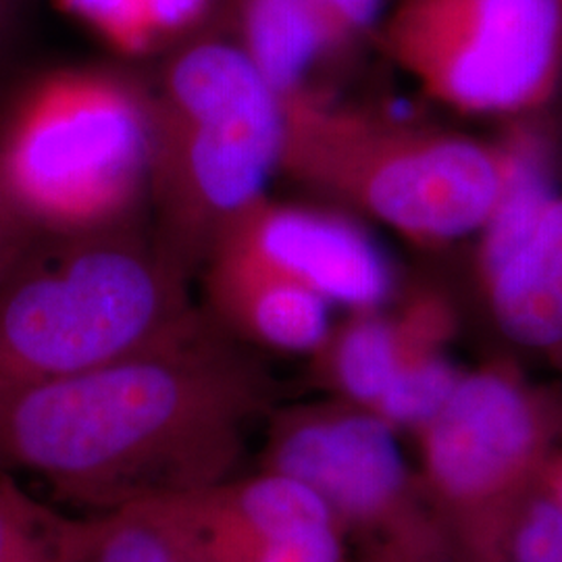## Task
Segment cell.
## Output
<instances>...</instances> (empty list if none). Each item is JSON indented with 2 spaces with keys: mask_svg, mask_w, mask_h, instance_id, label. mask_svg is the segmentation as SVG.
<instances>
[{
  "mask_svg": "<svg viewBox=\"0 0 562 562\" xmlns=\"http://www.w3.org/2000/svg\"><path fill=\"white\" fill-rule=\"evenodd\" d=\"M348 46L375 23L382 0H313Z\"/></svg>",
  "mask_w": 562,
  "mask_h": 562,
  "instance_id": "ffe728a7",
  "label": "cell"
},
{
  "mask_svg": "<svg viewBox=\"0 0 562 562\" xmlns=\"http://www.w3.org/2000/svg\"><path fill=\"white\" fill-rule=\"evenodd\" d=\"M234 41L281 97L306 86L313 65L344 48L313 0H234Z\"/></svg>",
  "mask_w": 562,
  "mask_h": 562,
  "instance_id": "5bb4252c",
  "label": "cell"
},
{
  "mask_svg": "<svg viewBox=\"0 0 562 562\" xmlns=\"http://www.w3.org/2000/svg\"><path fill=\"white\" fill-rule=\"evenodd\" d=\"M148 113L155 227L196 273L280 171L283 99L238 42L206 36L165 63Z\"/></svg>",
  "mask_w": 562,
  "mask_h": 562,
  "instance_id": "3957f363",
  "label": "cell"
},
{
  "mask_svg": "<svg viewBox=\"0 0 562 562\" xmlns=\"http://www.w3.org/2000/svg\"><path fill=\"white\" fill-rule=\"evenodd\" d=\"M148 90L63 67L30 81L0 120V186L41 234L138 220L148 202Z\"/></svg>",
  "mask_w": 562,
  "mask_h": 562,
  "instance_id": "5b68a950",
  "label": "cell"
},
{
  "mask_svg": "<svg viewBox=\"0 0 562 562\" xmlns=\"http://www.w3.org/2000/svg\"><path fill=\"white\" fill-rule=\"evenodd\" d=\"M265 429L261 469L306 485L348 538L367 550L452 559L390 423L325 398L273 408Z\"/></svg>",
  "mask_w": 562,
  "mask_h": 562,
  "instance_id": "ba28073f",
  "label": "cell"
},
{
  "mask_svg": "<svg viewBox=\"0 0 562 562\" xmlns=\"http://www.w3.org/2000/svg\"><path fill=\"white\" fill-rule=\"evenodd\" d=\"M281 99V173L408 240L467 236L503 199L508 148L336 104L308 86Z\"/></svg>",
  "mask_w": 562,
  "mask_h": 562,
  "instance_id": "277c9868",
  "label": "cell"
},
{
  "mask_svg": "<svg viewBox=\"0 0 562 562\" xmlns=\"http://www.w3.org/2000/svg\"><path fill=\"white\" fill-rule=\"evenodd\" d=\"M20 20V0H0V60L4 59Z\"/></svg>",
  "mask_w": 562,
  "mask_h": 562,
  "instance_id": "603a6c76",
  "label": "cell"
},
{
  "mask_svg": "<svg viewBox=\"0 0 562 562\" xmlns=\"http://www.w3.org/2000/svg\"><path fill=\"white\" fill-rule=\"evenodd\" d=\"M273 402L252 348L201 306L120 361L0 394V473L92 515L167 501L236 475Z\"/></svg>",
  "mask_w": 562,
  "mask_h": 562,
  "instance_id": "6da1fadb",
  "label": "cell"
},
{
  "mask_svg": "<svg viewBox=\"0 0 562 562\" xmlns=\"http://www.w3.org/2000/svg\"><path fill=\"white\" fill-rule=\"evenodd\" d=\"M348 536L336 521L301 525L241 546L211 562H348Z\"/></svg>",
  "mask_w": 562,
  "mask_h": 562,
  "instance_id": "ac0fdd59",
  "label": "cell"
},
{
  "mask_svg": "<svg viewBox=\"0 0 562 562\" xmlns=\"http://www.w3.org/2000/svg\"><path fill=\"white\" fill-rule=\"evenodd\" d=\"M213 0H55L123 55L140 57L204 18Z\"/></svg>",
  "mask_w": 562,
  "mask_h": 562,
  "instance_id": "9a60e30c",
  "label": "cell"
},
{
  "mask_svg": "<svg viewBox=\"0 0 562 562\" xmlns=\"http://www.w3.org/2000/svg\"><path fill=\"white\" fill-rule=\"evenodd\" d=\"M503 562H562V508L536 492L506 529Z\"/></svg>",
  "mask_w": 562,
  "mask_h": 562,
  "instance_id": "d6986e66",
  "label": "cell"
},
{
  "mask_svg": "<svg viewBox=\"0 0 562 562\" xmlns=\"http://www.w3.org/2000/svg\"><path fill=\"white\" fill-rule=\"evenodd\" d=\"M404 562H457L450 557H406Z\"/></svg>",
  "mask_w": 562,
  "mask_h": 562,
  "instance_id": "d4e9b609",
  "label": "cell"
},
{
  "mask_svg": "<svg viewBox=\"0 0 562 562\" xmlns=\"http://www.w3.org/2000/svg\"><path fill=\"white\" fill-rule=\"evenodd\" d=\"M192 271L138 220L38 234L0 283V394L120 361L199 313Z\"/></svg>",
  "mask_w": 562,
  "mask_h": 562,
  "instance_id": "7a4b0ae2",
  "label": "cell"
},
{
  "mask_svg": "<svg viewBox=\"0 0 562 562\" xmlns=\"http://www.w3.org/2000/svg\"><path fill=\"white\" fill-rule=\"evenodd\" d=\"M38 234L41 232H36L23 220V215L0 186V283Z\"/></svg>",
  "mask_w": 562,
  "mask_h": 562,
  "instance_id": "44dd1931",
  "label": "cell"
},
{
  "mask_svg": "<svg viewBox=\"0 0 562 562\" xmlns=\"http://www.w3.org/2000/svg\"><path fill=\"white\" fill-rule=\"evenodd\" d=\"M155 504L204 562L301 525L336 521L306 485L265 469L250 477L232 475Z\"/></svg>",
  "mask_w": 562,
  "mask_h": 562,
  "instance_id": "4fadbf2b",
  "label": "cell"
},
{
  "mask_svg": "<svg viewBox=\"0 0 562 562\" xmlns=\"http://www.w3.org/2000/svg\"><path fill=\"white\" fill-rule=\"evenodd\" d=\"M538 492L550 503L562 508V446L548 459L543 467L542 477L538 483Z\"/></svg>",
  "mask_w": 562,
  "mask_h": 562,
  "instance_id": "7402d4cb",
  "label": "cell"
},
{
  "mask_svg": "<svg viewBox=\"0 0 562 562\" xmlns=\"http://www.w3.org/2000/svg\"><path fill=\"white\" fill-rule=\"evenodd\" d=\"M88 515H63L0 473V562H80Z\"/></svg>",
  "mask_w": 562,
  "mask_h": 562,
  "instance_id": "2e32d148",
  "label": "cell"
},
{
  "mask_svg": "<svg viewBox=\"0 0 562 562\" xmlns=\"http://www.w3.org/2000/svg\"><path fill=\"white\" fill-rule=\"evenodd\" d=\"M480 283L504 338L562 367V194H552L529 150L513 162L485 223Z\"/></svg>",
  "mask_w": 562,
  "mask_h": 562,
  "instance_id": "9c48e42d",
  "label": "cell"
},
{
  "mask_svg": "<svg viewBox=\"0 0 562 562\" xmlns=\"http://www.w3.org/2000/svg\"><path fill=\"white\" fill-rule=\"evenodd\" d=\"M385 55L423 92L469 115H519L562 90V0H401Z\"/></svg>",
  "mask_w": 562,
  "mask_h": 562,
  "instance_id": "52a82bcc",
  "label": "cell"
},
{
  "mask_svg": "<svg viewBox=\"0 0 562 562\" xmlns=\"http://www.w3.org/2000/svg\"><path fill=\"white\" fill-rule=\"evenodd\" d=\"M201 271L204 313L250 348L311 355L331 327L329 302L259 262L217 250Z\"/></svg>",
  "mask_w": 562,
  "mask_h": 562,
  "instance_id": "7c38bea8",
  "label": "cell"
},
{
  "mask_svg": "<svg viewBox=\"0 0 562 562\" xmlns=\"http://www.w3.org/2000/svg\"><path fill=\"white\" fill-rule=\"evenodd\" d=\"M80 562H204L155 503L88 515Z\"/></svg>",
  "mask_w": 562,
  "mask_h": 562,
  "instance_id": "e0dca14e",
  "label": "cell"
},
{
  "mask_svg": "<svg viewBox=\"0 0 562 562\" xmlns=\"http://www.w3.org/2000/svg\"><path fill=\"white\" fill-rule=\"evenodd\" d=\"M406 554L390 552V550H364L361 562H404Z\"/></svg>",
  "mask_w": 562,
  "mask_h": 562,
  "instance_id": "cb8c5ba5",
  "label": "cell"
},
{
  "mask_svg": "<svg viewBox=\"0 0 562 562\" xmlns=\"http://www.w3.org/2000/svg\"><path fill=\"white\" fill-rule=\"evenodd\" d=\"M217 250L269 267L348 311L378 308L396 292L382 248L359 223L325 209L265 196L223 236Z\"/></svg>",
  "mask_w": 562,
  "mask_h": 562,
  "instance_id": "30bf717a",
  "label": "cell"
},
{
  "mask_svg": "<svg viewBox=\"0 0 562 562\" xmlns=\"http://www.w3.org/2000/svg\"><path fill=\"white\" fill-rule=\"evenodd\" d=\"M417 480L457 562H503L508 525L562 446V394L510 359L461 378L415 431Z\"/></svg>",
  "mask_w": 562,
  "mask_h": 562,
  "instance_id": "8992f818",
  "label": "cell"
},
{
  "mask_svg": "<svg viewBox=\"0 0 562 562\" xmlns=\"http://www.w3.org/2000/svg\"><path fill=\"white\" fill-rule=\"evenodd\" d=\"M385 306L348 311L308 355L311 378L329 398L371 411L404 371L446 352L457 311L443 292L417 288Z\"/></svg>",
  "mask_w": 562,
  "mask_h": 562,
  "instance_id": "8fae6325",
  "label": "cell"
}]
</instances>
